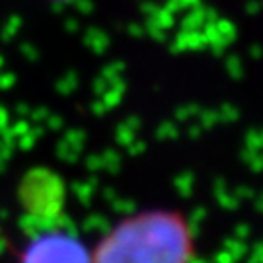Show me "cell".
Returning a JSON list of instances; mask_svg holds the SVG:
<instances>
[{
  "mask_svg": "<svg viewBox=\"0 0 263 263\" xmlns=\"http://www.w3.org/2000/svg\"><path fill=\"white\" fill-rule=\"evenodd\" d=\"M90 254L92 263H193L195 232L179 209H141L109 226Z\"/></svg>",
  "mask_w": 263,
  "mask_h": 263,
  "instance_id": "cell-1",
  "label": "cell"
},
{
  "mask_svg": "<svg viewBox=\"0 0 263 263\" xmlns=\"http://www.w3.org/2000/svg\"><path fill=\"white\" fill-rule=\"evenodd\" d=\"M20 263H92V254L78 236L49 228L26 244Z\"/></svg>",
  "mask_w": 263,
  "mask_h": 263,
  "instance_id": "cell-2",
  "label": "cell"
},
{
  "mask_svg": "<svg viewBox=\"0 0 263 263\" xmlns=\"http://www.w3.org/2000/svg\"><path fill=\"white\" fill-rule=\"evenodd\" d=\"M43 2H53V4H66L70 0H43Z\"/></svg>",
  "mask_w": 263,
  "mask_h": 263,
  "instance_id": "cell-3",
  "label": "cell"
}]
</instances>
